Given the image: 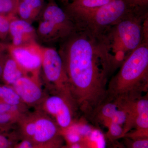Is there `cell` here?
I'll return each instance as SVG.
<instances>
[{
	"label": "cell",
	"mask_w": 148,
	"mask_h": 148,
	"mask_svg": "<svg viewBox=\"0 0 148 148\" xmlns=\"http://www.w3.org/2000/svg\"><path fill=\"white\" fill-rule=\"evenodd\" d=\"M78 110L90 118L107 96L111 74L108 56L98 37L77 30L60 43L58 50Z\"/></svg>",
	"instance_id": "6da1fadb"
},
{
	"label": "cell",
	"mask_w": 148,
	"mask_h": 148,
	"mask_svg": "<svg viewBox=\"0 0 148 148\" xmlns=\"http://www.w3.org/2000/svg\"><path fill=\"white\" fill-rule=\"evenodd\" d=\"M147 20L148 10H133L97 37L108 56L111 73L119 69L141 44Z\"/></svg>",
	"instance_id": "7a4b0ae2"
},
{
	"label": "cell",
	"mask_w": 148,
	"mask_h": 148,
	"mask_svg": "<svg viewBox=\"0 0 148 148\" xmlns=\"http://www.w3.org/2000/svg\"><path fill=\"white\" fill-rule=\"evenodd\" d=\"M107 86V96L135 100L147 92L148 87V39L125 60Z\"/></svg>",
	"instance_id": "3957f363"
},
{
	"label": "cell",
	"mask_w": 148,
	"mask_h": 148,
	"mask_svg": "<svg viewBox=\"0 0 148 148\" xmlns=\"http://www.w3.org/2000/svg\"><path fill=\"white\" fill-rule=\"evenodd\" d=\"M133 10L123 0H113L96 8L64 10L77 30L85 31L98 37Z\"/></svg>",
	"instance_id": "277c9868"
},
{
	"label": "cell",
	"mask_w": 148,
	"mask_h": 148,
	"mask_svg": "<svg viewBox=\"0 0 148 148\" xmlns=\"http://www.w3.org/2000/svg\"><path fill=\"white\" fill-rule=\"evenodd\" d=\"M16 125L21 139L41 145L64 144L58 125L50 117L39 109L33 112H25Z\"/></svg>",
	"instance_id": "5b68a950"
},
{
	"label": "cell",
	"mask_w": 148,
	"mask_h": 148,
	"mask_svg": "<svg viewBox=\"0 0 148 148\" xmlns=\"http://www.w3.org/2000/svg\"><path fill=\"white\" fill-rule=\"evenodd\" d=\"M41 72L49 91L62 92L72 98L63 61L55 48L43 47Z\"/></svg>",
	"instance_id": "8992f818"
},
{
	"label": "cell",
	"mask_w": 148,
	"mask_h": 148,
	"mask_svg": "<svg viewBox=\"0 0 148 148\" xmlns=\"http://www.w3.org/2000/svg\"><path fill=\"white\" fill-rule=\"evenodd\" d=\"M37 109L50 117L60 130L69 127L75 121V115L78 110L71 96L53 91L45 94Z\"/></svg>",
	"instance_id": "52a82bcc"
},
{
	"label": "cell",
	"mask_w": 148,
	"mask_h": 148,
	"mask_svg": "<svg viewBox=\"0 0 148 148\" xmlns=\"http://www.w3.org/2000/svg\"><path fill=\"white\" fill-rule=\"evenodd\" d=\"M43 48L38 42L19 46L8 44L10 55L17 62L25 75L40 78Z\"/></svg>",
	"instance_id": "ba28073f"
},
{
	"label": "cell",
	"mask_w": 148,
	"mask_h": 148,
	"mask_svg": "<svg viewBox=\"0 0 148 148\" xmlns=\"http://www.w3.org/2000/svg\"><path fill=\"white\" fill-rule=\"evenodd\" d=\"M130 101L107 96L94 111L91 118L103 125L110 121L124 127L129 114Z\"/></svg>",
	"instance_id": "9c48e42d"
},
{
	"label": "cell",
	"mask_w": 148,
	"mask_h": 148,
	"mask_svg": "<svg viewBox=\"0 0 148 148\" xmlns=\"http://www.w3.org/2000/svg\"><path fill=\"white\" fill-rule=\"evenodd\" d=\"M12 86L28 108H38L46 94L42 88L40 78L29 75L21 77Z\"/></svg>",
	"instance_id": "30bf717a"
},
{
	"label": "cell",
	"mask_w": 148,
	"mask_h": 148,
	"mask_svg": "<svg viewBox=\"0 0 148 148\" xmlns=\"http://www.w3.org/2000/svg\"><path fill=\"white\" fill-rule=\"evenodd\" d=\"M9 36L12 45L19 46L37 42L36 30L32 24L15 16L10 24Z\"/></svg>",
	"instance_id": "8fae6325"
},
{
	"label": "cell",
	"mask_w": 148,
	"mask_h": 148,
	"mask_svg": "<svg viewBox=\"0 0 148 148\" xmlns=\"http://www.w3.org/2000/svg\"><path fill=\"white\" fill-rule=\"evenodd\" d=\"M38 39L48 44L61 43L71 36L51 21L40 19L36 30Z\"/></svg>",
	"instance_id": "7c38bea8"
},
{
	"label": "cell",
	"mask_w": 148,
	"mask_h": 148,
	"mask_svg": "<svg viewBox=\"0 0 148 148\" xmlns=\"http://www.w3.org/2000/svg\"><path fill=\"white\" fill-rule=\"evenodd\" d=\"M45 5L44 0H19L17 16L32 24L39 18Z\"/></svg>",
	"instance_id": "4fadbf2b"
},
{
	"label": "cell",
	"mask_w": 148,
	"mask_h": 148,
	"mask_svg": "<svg viewBox=\"0 0 148 148\" xmlns=\"http://www.w3.org/2000/svg\"><path fill=\"white\" fill-rule=\"evenodd\" d=\"M26 112L16 106L0 103V130L10 132Z\"/></svg>",
	"instance_id": "5bb4252c"
},
{
	"label": "cell",
	"mask_w": 148,
	"mask_h": 148,
	"mask_svg": "<svg viewBox=\"0 0 148 148\" xmlns=\"http://www.w3.org/2000/svg\"><path fill=\"white\" fill-rule=\"evenodd\" d=\"M26 75L17 62L9 53L3 68L1 81L4 84L12 86L16 81Z\"/></svg>",
	"instance_id": "9a60e30c"
},
{
	"label": "cell",
	"mask_w": 148,
	"mask_h": 148,
	"mask_svg": "<svg viewBox=\"0 0 148 148\" xmlns=\"http://www.w3.org/2000/svg\"><path fill=\"white\" fill-rule=\"evenodd\" d=\"M0 103L16 106L24 111H27L28 108L12 86L4 84H0Z\"/></svg>",
	"instance_id": "2e32d148"
},
{
	"label": "cell",
	"mask_w": 148,
	"mask_h": 148,
	"mask_svg": "<svg viewBox=\"0 0 148 148\" xmlns=\"http://www.w3.org/2000/svg\"><path fill=\"white\" fill-rule=\"evenodd\" d=\"M81 143L87 148H107V140L100 130L91 127L82 138Z\"/></svg>",
	"instance_id": "e0dca14e"
},
{
	"label": "cell",
	"mask_w": 148,
	"mask_h": 148,
	"mask_svg": "<svg viewBox=\"0 0 148 148\" xmlns=\"http://www.w3.org/2000/svg\"><path fill=\"white\" fill-rule=\"evenodd\" d=\"M113 0H72L66 4L64 10L96 8L109 3Z\"/></svg>",
	"instance_id": "ac0fdd59"
},
{
	"label": "cell",
	"mask_w": 148,
	"mask_h": 148,
	"mask_svg": "<svg viewBox=\"0 0 148 148\" xmlns=\"http://www.w3.org/2000/svg\"><path fill=\"white\" fill-rule=\"evenodd\" d=\"M108 129L105 134L106 140L110 143L114 142L124 136L123 126L113 122H108L103 124Z\"/></svg>",
	"instance_id": "d6986e66"
},
{
	"label": "cell",
	"mask_w": 148,
	"mask_h": 148,
	"mask_svg": "<svg viewBox=\"0 0 148 148\" xmlns=\"http://www.w3.org/2000/svg\"><path fill=\"white\" fill-rule=\"evenodd\" d=\"M18 2L19 0H0V15L10 17L17 16Z\"/></svg>",
	"instance_id": "ffe728a7"
},
{
	"label": "cell",
	"mask_w": 148,
	"mask_h": 148,
	"mask_svg": "<svg viewBox=\"0 0 148 148\" xmlns=\"http://www.w3.org/2000/svg\"><path fill=\"white\" fill-rule=\"evenodd\" d=\"M19 138L17 134L0 130V148H13Z\"/></svg>",
	"instance_id": "44dd1931"
},
{
	"label": "cell",
	"mask_w": 148,
	"mask_h": 148,
	"mask_svg": "<svg viewBox=\"0 0 148 148\" xmlns=\"http://www.w3.org/2000/svg\"><path fill=\"white\" fill-rule=\"evenodd\" d=\"M60 143H51L47 144H36L25 139H20L14 145L12 148H51L58 147L64 146Z\"/></svg>",
	"instance_id": "7402d4cb"
},
{
	"label": "cell",
	"mask_w": 148,
	"mask_h": 148,
	"mask_svg": "<svg viewBox=\"0 0 148 148\" xmlns=\"http://www.w3.org/2000/svg\"><path fill=\"white\" fill-rule=\"evenodd\" d=\"M14 17L0 15V40H4L9 36L10 24Z\"/></svg>",
	"instance_id": "603a6c76"
},
{
	"label": "cell",
	"mask_w": 148,
	"mask_h": 148,
	"mask_svg": "<svg viewBox=\"0 0 148 148\" xmlns=\"http://www.w3.org/2000/svg\"><path fill=\"white\" fill-rule=\"evenodd\" d=\"M124 139V145L127 148H148V138L138 139Z\"/></svg>",
	"instance_id": "cb8c5ba5"
},
{
	"label": "cell",
	"mask_w": 148,
	"mask_h": 148,
	"mask_svg": "<svg viewBox=\"0 0 148 148\" xmlns=\"http://www.w3.org/2000/svg\"><path fill=\"white\" fill-rule=\"evenodd\" d=\"M132 9L148 10V0H123Z\"/></svg>",
	"instance_id": "d4e9b609"
},
{
	"label": "cell",
	"mask_w": 148,
	"mask_h": 148,
	"mask_svg": "<svg viewBox=\"0 0 148 148\" xmlns=\"http://www.w3.org/2000/svg\"><path fill=\"white\" fill-rule=\"evenodd\" d=\"M7 44L0 42V80H1L3 68L9 55Z\"/></svg>",
	"instance_id": "484cf974"
},
{
	"label": "cell",
	"mask_w": 148,
	"mask_h": 148,
	"mask_svg": "<svg viewBox=\"0 0 148 148\" xmlns=\"http://www.w3.org/2000/svg\"><path fill=\"white\" fill-rule=\"evenodd\" d=\"M65 148H87L82 143H75L70 145H65Z\"/></svg>",
	"instance_id": "4316f807"
},
{
	"label": "cell",
	"mask_w": 148,
	"mask_h": 148,
	"mask_svg": "<svg viewBox=\"0 0 148 148\" xmlns=\"http://www.w3.org/2000/svg\"><path fill=\"white\" fill-rule=\"evenodd\" d=\"M111 143H112V145L110 146L109 148H127L124 145L116 142V141L111 142Z\"/></svg>",
	"instance_id": "83f0119b"
},
{
	"label": "cell",
	"mask_w": 148,
	"mask_h": 148,
	"mask_svg": "<svg viewBox=\"0 0 148 148\" xmlns=\"http://www.w3.org/2000/svg\"><path fill=\"white\" fill-rule=\"evenodd\" d=\"M58 1H60L61 2L65 3H69L71 0H58Z\"/></svg>",
	"instance_id": "f1b7e54d"
},
{
	"label": "cell",
	"mask_w": 148,
	"mask_h": 148,
	"mask_svg": "<svg viewBox=\"0 0 148 148\" xmlns=\"http://www.w3.org/2000/svg\"><path fill=\"white\" fill-rule=\"evenodd\" d=\"M51 148H65V145H64L61 147H54Z\"/></svg>",
	"instance_id": "f546056e"
}]
</instances>
